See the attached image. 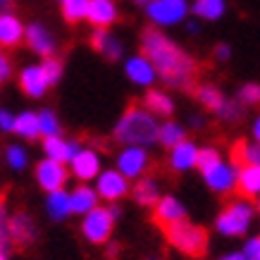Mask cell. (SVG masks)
<instances>
[{"mask_svg": "<svg viewBox=\"0 0 260 260\" xmlns=\"http://www.w3.org/2000/svg\"><path fill=\"white\" fill-rule=\"evenodd\" d=\"M141 53L148 55V60L155 64L165 86L181 88V91L191 88L198 74V62L189 50H184L172 36H167L165 29H158V26L143 29Z\"/></svg>", "mask_w": 260, "mask_h": 260, "instance_id": "1", "label": "cell"}, {"mask_svg": "<svg viewBox=\"0 0 260 260\" xmlns=\"http://www.w3.org/2000/svg\"><path fill=\"white\" fill-rule=\"evenodd\" d=\"M160 134V119L143 105H132L126 108L119 119L112 126V139L119 146H143L150 148L158 143Z\"/></svg>", "mask_w": 260, "mask_h": 260, "instance_id": "2", "label": "cell"}, {"mask_svg": "<svg viewBox=\"0 0 260 260\" xmlns=\"http://www.w3.org/2000/svg\"><path fill=\"white\" fill-rule=\"evenodd\" d=\"M255 205L248 201L246 196L241 198H234L224 205L217 217H215V229L220 237H227V239H239V237H246L253 227V220H255Z\"/></svg>", "mask_w": 260, "mask_h": 260, "instance_id": "3", "label": "cell"}, {"mask_svg": "<svg viewBox=\"0 0 260 260\" xmlns=\"http://www.w3.org/2000/svg\"><path fill=\"white\" fill-rule=\"evenodd\" d=\"M119 215H122V210H119L117 203L95 205L91 213L81 217V237H84V241L91 246H105L112 239Z\"/></svg>", "mask_w": 260, "mask_h": 260, "instance_id": "4", "label": "cell"}, {"mask_svg": "<svg viewBox=\"0 0 260 260\" xmlns=\"http://www.w3.org/2000/svg\"><path fill=\"white\" fill-rule=\"evenodd\" d=\"M165 237L177 251L189 255V258H201L208 251V232L196 222H177V224L165 229Z\"/></svg>", "mask_w": 260, "mask_h": 260, "instance_id": "5", "label": "cell"}, {"mask_svg": "<svg viewBox=\"0 0 260 260\" xmlns=\"http://www.w3.org/2000/svg\"><path fill=\"white\" fill-rule=\"evenodd\" d=\"M189 17H191L189 0H153L146 8V19L150 22V26H158V29L179 26Z\"/></svg>", "mask_w": 260, "mask_h": 260, "instance_id": "6", "label": "cell"}, {"mask_svg": "<svg viewBox=\"0 0 260 260\" xmlns=\"http://www.w3.org/2000/svg\"><path fill=\"white\" fill-rule=\"evenodd\" d=\"M239 170H241V165H239L237 160L222 158L217 165L210 167V170L203 172L201 177H203L205 186L213 191V193L227 196V193H232L234 189H239Z\"/></svg>", "mask_w": 260, "mask_h": 260, "instance_id": "7", "label": "cell"}, {"mask_svg": "<svg viewBox=\"0 0 260 260\" xmlns=\"http://www.w3.org/2000/svg\"><path fill=\"white\" fill-rule=\"evenodd\" d=\"M115 167L124 174L126 179H141L150 170V153L143 146H122V150L115 158Z\"/></svg>", "mask_w": 260, "mask_h": 260, "instance_id": "8", "label": "cell"}, {"mask_svg": "<svg viewBox=\"0 0 260 260\" xmlns=\"http://www.w3.org/2000/svg\"><path fill=\"white\" fill-rule=\"evenodd\" d=\"M93 186L105 203H117L126 193H132V179H126L117 167H105L93 181Z\"/></svg>", "mask_w": 260, "mask_h": 260, "instance_id": "9", "label": "cell"}, {"mask_svg": "<svg viewBox=\"0 0 260 260\" xmlns=\"http://www.w3.org/2000/svg\"><path fill=\"white\" fill-rule=\"evenodd\" d=\"M70 165L64 162H57L53 158H43L36 162V170H34V177H36V184L41 189L50 193V191H57V189H64V184L70 179Z\"/></svg>", "mask_w": 260, "mask_h": 260, "instance_id": "10", "label": "cell"}, {"mask_svg": "<svg viewBox=\"0 0 260 260\" xmlns=\"http://www.w3.org/2000/svg\"><path fill=\"white\" fill-rule=\"evenodd\" d=\"M124 77L139 88H153L155 81L160 79L155 64L150 62L148 55H143V53H134V55L124 57Z\"/></svg>", "mask_w": 260, "mask_h": 260, "instance_id": "11", "label": "cell"}, {"mask_svg": "<svg viewBox=\"0 0 260 260\" xmlns=\"http://www.w3.org/2000/svg\"><path fill=\"white\" fill-rule=\"evenodd\" d=\"M103 158L101 153L91 146H84V148L74 155V160L70 162V172L77 181H84V184H91V181L98 179V174L103 172Z\"/></svg>", "mask_w": 260, "mask_h": 260, "instance_id": "12", "label": "cell"}, {"mask_svg": "<svg viewBox=\"0 0 260 260\" xmlns=\"http://www.w3.org/2000/svg\"><path fill=\"white\" fill-rule=\"evenodd\" d=\"M24 43L31 48V53H36L41 60H43V57L57 55V36L48 29L46 24H41V22L26 24Z\"/></svg>", "mask_w": 260, "mask_h": 260, "instance_id": "13", "label": "cell"}, {"mask_svg": "<svg viewBox=\"0 0 260 260\" xmlns=\"http://www.w3.org/2000/svg\"><path fill=\"white\" fill-rule=\"evenodd\" d=\"M91 48L110 62L124 60V43L112 29H93L91 31Z\"/></svg>", "mask_w": 260, "mask_h": 260, "instance_id": "14", "label": "cell"}, {"mask_svg": "<svg viewBox=\"0 0 260 260\" xmlns=\"http://www.w3.org/2000/svg\"><path fill=\"white\" fill-rule=\"evenodd\" d=\"M198 150H201V146H198L196 141H191V139L177 143L174 148H170V155H167L170 170L177 174H186V172H191V170H196L198 167Z\"/></svg>", "mask_w": 260, "mask_h": 260, "instance_id": "15", "label": "cell"}, {"mask_svg": "<svg viewBox=\"0 0 260 260\" xmlns=\"http://www.w3.org/2000/svg\"><path fill=\"white\" fill-rule=\"evenodd\" d=\"M153 220L158 222L162 229L172 227V224H177V222L186 220V205L181 203L177 196H162L158 201V203L153 205Z\"/></svg>", "mask_w": 260, "mask_h": 260, "instance_id": "16", "label": "cell"}, {"mask_svg": "<svg viewBox=\"0 0 260 260\" xmlns=\"http://www.w3.org/2000/svg\"><path fill=\"white\" fill-rule=\"evenodd\" d=\"M119 19L117 0H88L86 22L93 29H112V24Z\"/></svg>", "mask_w": 260, "mask_h": 260, "instance_id": "17", "label": "cell"}, {"mask_svg": "<svg viewBox=\"0 0 260 260\" xmlns=\"http://www.w3.org/2000/svg\"><path fill=\"white\" fill-rule=\"evenodd\" d=\"M81 148H84L81 141H77V139H64L62 134L43 139V153H46V158H53V160H57V162H64V165H70Z\"/></svg>", "mask_w": 260, "mask_h": 260, "instance_id": "18", "label": "cell"}, {"mask_svg": "<svg viewBox=\"0 0 260 260\" xmlns=\"http://www.w3.org/2000/svg\"><path fill=\"white\" fill-rule=\"evenodd\" d=\"M19 88L24 91V95H29V98H43L48 93V77L43 67L39 64H26L22 72H19Z\"/></svg>", "mask_w": 260, "mask_h": 260, "instance_id": "19", "label": "cell"}, {"mask_svg": "<svg viewBox=\"0 0 260 260\" xmlns=\"http://www.w3.org/2000/svg\"><path fill=\"white\" fill-rule=\"evenodd\" d=\"M39 237V229L34 224L31 215L26 213H15L10 215V222H8V239H12L15 244L19 246H29L36 241Z\"/></svg>", "mask_w": 260, "mask_h": 260, "instance_id": "20", "label": "cell"}, {"mask_svg": "<svg viewBox=\"0 0 260 260\" xmlns=\"http://www.w3.org/2000/svg\"><path fill=\"white\" fill-rule=\"evenodd\" d=\"M146 110H150L158 119H170L177 110V105H174V98L170 95V91L165 88H148L146 95H143V103H141Z\"/></svg>", "mask_w": 260, "mask_h": 260, "instance_id": "21", "label": "cell"}, {"mask_svg": "<svg viewBox=\"0 0 260 260\" xmlns=\"http://www.w3.org/2000/svg\"><path fill=\"white\" fill-rule=\"evenodd\" d=\"M70 203H72V215L84 217L86 213L93 210L95 205H101V196H98V191H95L93 184L79 181V184L70 191Z\"/></svg>", "mask_w": 260, "mask_h": 260, "instance_id": "22", "label": "cell"}, {"mask_svg": "<svg viewBox=\"0 0 260 260\" xmlns=\"http://www.w3.org/2000/svg\"><path fill=\"white\" fill-rule=\"evenodd\" d=\"M24 34H26V24L15 12L0 15V48H17L19 43H24Z\"/></svg>", "mask_w": 260, "mask_h": 260, "instance_id": "23", "label": "cell"}, {"mask_svg": "<svg viewBox=\"0 0 260 260\" xmlns=\"http://www.w3.org/2000/svg\"><path fill=\"white\" fill-rule=\"evenodd\" d=\"M132 198H134L136 205H143V208H153L162 198V191H160V181L155 177H141V179L134 181L132 186Z\"/></svg>", "mask_w": 260, "mask_h": 260, "instance_id": "24", "label": "cell"}, {"mask_svg": "<svg viewBox=\"0 0 260 260\" xmlns=\"http://www.w3.org/2000/svg\"><path fill=\"white\" fill-rule=\"evenodd\" d=\"M46 215L53 222H64L72 215V203H70V191L57 189L50 191L46 196Z\"/></svg>", "mask_w": 260, "mask_h": 260, "instance_id": "25", "label": "cell"}, {"mask_svg": "<svg viewBox=\"0 0 260 260\" xmlns=\"http://www.w3.org/2000/svg\"><path fill=\"white\" fill-rule=\"evenodd\" d=\"M227 0H193L191 3V15L201 22H220L227 15Z\"/></svg>", "mask_w": 260, "mask_h": 260, "instance_id": "26", "label": "cell"}, {"mask_svg": "<svg viewBox=\"0 0 260 260\" xmlns=\"http://www.w3.org/2000/svg\"><path fill=\"white\" fill-rule=\"evenodd\" d=\"M186 132H189V126L181 124V122H177V119H162L160 122V134H158V143L162 146V148H174L177 143L186 141L189 136H186Z\"/></svg>", "mask_w": 260, "mask_h": 260, "instance_id": "27", "label": "cell"}, {"mask_svg": "<svg viewBox=\"0 0 260 260\" xmlns=\"http://www.w3.org/2000/svg\"><path fill=\"white\" fill-rule=\"evenodd\" d=\"M193 93H196V101L203 105L205 110L213 112V115H217L224 108V103L229 101L227 95L222 93V88H217L215 84H198Z\"/></svg>", "mask_w": 260, "mask_h": 260, "instance_id": "28", "label": "cell"}, {"mask_svg": "<svg viewBox=\"0 0 260 260\" xmlns=\"http://www.w3.org/2000/svg\"><path fill=\"white\" fill-rule=\"evenodd\" d=\"M15 134L24 141H36L41 139V126H39V112L22 110L15 119Z\"/></svg>", "mask_w": 260, "mask_h": 260, "instance_id": "29", "label": "cell"}, {"mask_svg": "<svg viewBox=\"0 0 260 260\" xmlns=\"http://www.w3.org/2000/svg\"><path fill=\"white\" fill-rule=\"evenodd\" d=\"M239 191L246 198L260 196V165H241V170H239Z\"/></svg>", "mask_w": 260, "mask_h": 260, "instance_id": "30", "label": "cell"}, {"mask_svg": "<svg viewBox=\"0 0 260 260\" xmlns=\"http://www.w3.org/2000/svg\"><path fill=\"white\" fill-rule=\"evenodd\" d=\"M57 3H60V12H62L64 22H70V24L86 22L88 0H57Z\"/></svg>", "mask_w": 260, "mask_h": 260, "instance_id": "31", "label": "cell"}, {"mask_svg": "<svg viewBox=\"0 0 260 260\" xmlns=\"http://www.w3.org/2000/svg\"><path fill=\"white\" fill-rule=\"evenodd\" d=\"M39 126H41V139L62 134V122H60V117H57V112L53 108H41L39 110Z\"/></svg>", "mask_w": 260, "mask_h": 260, "instance_id": "32", "label": "cell"}, {"mask_svg": "<svg viewBox=\"0 0 260 260\" xmlns=\"http://www.w3.org/2000/svg\"><path fill=\"white\" fill-rule=\"evenodd\" d=\"M234 160H237L239 165H260V143L239 141L234 146Z\"/></svg>", "mask_w": 260, "mask_h": 260, "instance_id": "33", "label": "cell"}, {"mask_svg": "<svg viewBox=\"0 0 260 260\" xmlns=\"http://www.w3.org/2000/svg\"><path fill=\"white\" fill-rule=\"evenodd\" d=\"M5 162L12 172H24L29 167V150L22 143H10L5 148Z\"/></svg>", "mask_w": 260, "mask_h": 260, "instance_id": "34", "label": "cell"}, {"mask_svg": "<svg viewBox=\"0 0 260 260\" xmlns=\"http://www.w3.org/2000/svg\"><path fill=\"white\" fill-rule=\"evenodd\" d=\"M41 67H43V72H46V77H48V84H50V88L57 86L60 81H62L64 77V62L60 60L57 55L53 57H43L41 60Z\"/></svg>", "mask_w": 260, "mask_h": 260, "instance_id": "35", "label": "cell"}, {"mask_svg": "<svg viewBox=\"0 0 260 260\" xmlns=\"http://www.w3.org/2000/svg\"><path fill=\"white\" fill-rule=\"evenodd\" d=\"M246 112V105L241 101H234V98H229L227 103H224V108H222L220 112H217V117L222 119V122H227V124H237V122H241V117H244Z\"/></svg>", "mask_w": 260, "mask_h": 260, "instance_id": "36", "label": "cell"}, {"mask_svg": "<svg viewBox=\"0 0 260 260\" xmlns=\"http://www.w3.org/2000/svg\"><path fill=\"white\" fill-rule=\"evenodd\" d=\"M222 160V153L215 146H201V150H198V167L196 170H201V174L208 172L210 167H215L217 162Z\"/></svg>", "mask_w": 260, "mask_h": 260, "instance_id": "37", "label": "cell"}, {"mask_svg": "<svg viewBox=\"0 0 260 260\" xmlns=\"http://www.w3.org/2000/svg\"><path fill=\"white\" fill-rule=\"evenodd\" d=\"M237 98L244 103L246 108H255V105H260V84L258 81H246L244 86L239 88Z\"/></svg>", "mask_w": 260, "mask_h": 260, "instance_id": "38", "label": "cell"}, {"mask_svg": "<svg viewBox=\"0 0 260 260\" xmlns=\"http://www.w3.org/2000/svg\"><path fill=\"white\" fill-rule=\"evenodd\" d=\"M15 119L17 115L8 108H0V132L3 134H15Z\"/></svg>", "mask_w": 260, "mask_h": 260, "instance_id": "39", "label": "cell"}, {"mask_svg": "<svg viewBox=\"0 0 260 260\" xmlns=\"http://www.w3.org/2000/svg\"><path fill=\"white\" fill-rule=\"evenodd\" d=\"M241 251H244L246 260H260V237L246 239V244Z\"/></svg>", "mask_w": 260, "mask_h": 260, "instance_id": "40", "label": "cell"}, {"mask_svg": "<svg viewBox=\"0 0 260 260\" xmlns=\"http://www.w3.org/2000/svg\"><path fill=\"white\" fill-rule=\"evenodd\" d=\"M10 77H12V62H10V57L5 55V48H0V84L8 81Z\"/></svg>", "mask_w": 260, "mask_h": 260, "instance_id": "41", "label": "cell"}, {"mask_svg": "<svg viewBox=\"0 0 260 260\" xmlns=\"http://www.w3.org/2000/svg\"><path fill=\"white\" fill-rule=\"evenodd\" d=\"M213 55L217 62H229V60H232V46H229V43H217L213 50Z\"/></svg>", "mask_w": 260, "mask_h": 260, "instance_id": "42", "label": "cell"}, {"mask_svg": "<svg viewBox=\"0 0 260 260\" xmlns=\"http://www.w3.org/2000/svg\"><path fill=\"white\" fill-rule=\"evenodd\" d=\"M184 31L189 34V36H198V34L203 31V22L201 19H196V17L191 15L186 22H184Z\"/></svg>", "mask_w": 260, "mask_h": 260, "instance_id": "43", "label": "cell"}, {"mask_svg": "<svg viewBox=\"0 0 260 260\" xmlns=\"http://www.w3.org/2000/svg\"><path fill=\"white\" fill-rule=\"evenodd\" d=\"M189 126H191V129H201V126H205V117H203V115H191V117H189Z\"/></svg>", "mask_w": 260, "mask_h": 260, "instance_id": "44", "label": "cell"}, {"mask_svg": "<svg viewBox=\"0 0 260 260\" xmlns=\"http://www.w3.org/2000/svg\"><path fill=\"white\" fill-rule=\"evenodd\" d=\"M251 136H253V141L260 143V115H255V119H253V124H251Z\"/></svg>", "mask_w": 260, "mask_h": 260, "instance_id": "45", "label": "cell"}, {"mask_svg": "<svg viewBox=\"0 0 260 260\" xmlns=\"http://www.w3.org/2000/svg\"><path fill=\"white\" fill-rule=\"evenodd\" d=\"M217 260H246V255H244V251H229L224 255H220Z\"/></svg>", "mask_w": 260, "mask_h": 260, "instance_id": "46", "label": "cell"}, {"mask_svg": "<svg viewBox=\"0 0 260 260\" xmlns=\"http://www.w3.org/2000/svg\"><path fill=\"white\" fill-rule=\"evenodd\" d=\"M12 8H15V0H0V15L12 12Z\"/></svg>", "mask_w": 260, "mask_h": 260, "instance_id": "47", "label": "cell"}, {"mask_svg": "<svg viewBox=\"0 0 260 260\" xmlns=\"http://www.w3.org/2000/svg\"><path fill=\"white\" fill-rule=\"evenodd\" d=\"M117 253H119L117 244H112V241H108V248H105V255H108V258H117Z\"/></svg>", "mask_w": 260, "mask_h": 260, "instance_id": "48", "label": "cell"}, {"mask_svg": "<svg viewBox=\"0 0 260 260\" xmlns=\"http://www.w3.org/2000/svg\"><path fill=\"white\" fill-rule=\"evenodd\" d=\"M150 3H153V0H134V5H139V8H143V10L148 8Z\"/></svg>", "mask_w": 260, "mask_h": 260, "instance_id": "49", "label": "cell"}, {"mask_svg": "<svg viewBox=\"0 0 260 260\" xmlns=\"http://www.w3.org/2000/svg\"><path fill=\"white\" fill-rule=\"evenodd\" d=\"M0 248L8 251V241H5V234H3V232H0Z\"/></svg>", "mask_w": 260, "mask_h": 260, "instance_id": "50", "label": "cell"}, {"mask_svg": "<svg viewBox=\"0 0 260 260\" xmlns=\"http://www.w3.org/2000/svg\"><path fill=\"white\" fill-rule=\"evenodd\" d=\"M0 260H10V255H8V251H3V248H0Z\"/></svg>", "mask_w": 260, "mask_h": 260, "instance_id": "51", "label": "cell"}, {"mask_svg": "<svg viewBox=\"0 0 260 260\" xmlns=\"http://www.w3.org/2000/svg\"><path fill=\"white\" fill-rule=\"evenodd\" d=\"M255 210H258V215H260V196L255 198Z\"/></svg>", "mask_w": 260, "mask_h": 260, "instance_id": "52", "label": "cell"}, {"mask_svg": "<svg viewBox=\"0 0 260 260\" xmlns=\"http://www.w3.org/2000/svg\"><path fill=\"white\" fill-rule=\"evenodd\" d=\"M0 208H3V196H0Z\"/></svg>", "mask_w": 260, "mask_h": 260, "instance_id": "53", "label": "cell"}, {"mask_svg": "<svg viewBox=\"0 0 260 260\" xmlns=\"http://www.w3.org/2000/svg\"><path fill=\"white\" fill-rule=\"evenodd\" d=\"M146 260H160V258H146Z\"/></svg>", "mask_w": 260, "mask_h": 260, "instance_id": "54", "label": "cell"}]
</instances>
